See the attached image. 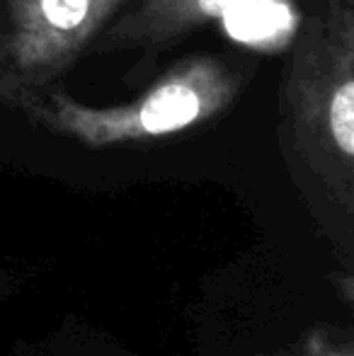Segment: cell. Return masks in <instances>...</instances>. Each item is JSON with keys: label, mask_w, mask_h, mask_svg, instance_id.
<instances>
[{"label": "cell", "mask_w": 354, "mask_h": 356, "mask_svg": "<svg viewBox=\"0 0 354 356\" xmlns=\"http://www.w3.org/2000/svg\"><path fill=\"white\" fill-rule=\"evenodd\" d=\"M277 145L311 225L354 267V0H306L279 85Z\"/></svg>", "instance_id": "obj_1"}, {"label": "cell", "mask_w": 354, "mask_h": 356, "mask_svg": "<svg viewBox=\"0 0 354 356\" xmlns=\"http://www.w3.org/2000/svg\"><path fill=\"white\" fill-rule=\"evenodd\" d=\"M197 356H354V272L330 250L262 245L202 286Z\"/></svg>", "instance_id": "obj_2"}, {"label": "cell", "mask_w": 354, "mask_h": 356, "mask_svg": "<svg viewBox=\"0 0 354 356\" xmlns=\"http://www.w3.org/2000/svg\"><path fill=\"white\" fill-rule=\"evenodd\" d=\"M250 68L223 54H192L177 61L134 102L83 104L63 88L0 80V102L32 127L88 150L138 148L214 122L238 102Z\"/></svg>", "instance_id": "obj_3"}, {"label": "cell", "mask_w": 354, "mask_h": 356, "mask_svg": "<svg viewBox=\"0 0 354 356\" xmlns=\"http://www.w3.org/2000/svg\"><path fill=\"white\" fill-rule=\"evenodd\" d=\"M129 0H3L0 80L54 85Z\"/></svg>", "instance_id": "obj_4"}, {"label": "cell", "mask_w": 354, "mask_h": 356, "mask_svg": "<svg viewBox=\"0 0 354 356\" xmlns=\"http://www.w3.org/2000/svg\"><path fill=\"white\" fill-rule=\"evenodd\" d=\"M246 3L250 0H136L127 13L114 17L90 51H136L138 63L129 73V80L143 78L153 61L179 39L226 17Z\"/></svg>", "instance_id": "obj_5"}, {"label": "cell", "mask_w": 354, "mask_h": 356, "mask_svg": "<svg viewBox=\"0 0 354 356\" xmlns=\"http://www.w3.org/2000/svg\"><path fill=\"white\" fill-rule=\"evenodd\" d=\"M5 356H143L95 323L68 313L39 337L15 339Z\"/></svg>", "instance_id": "obj_6"}, {"label": "cell", "mask_w": 354, "mask_h": 356, "mask_svg": "<svg viewBox=\"0 0 354 356\" xmlns=\"http://www.w3.org/2000/svg\"><path fill=\"white\" fill-rule=\"evenodd\" d=\"M29 277L22 267H13V264H0V303L15 298L19 291L27 286Z\"/></svg>", "instance_id": "obj_7"}]
</instances>
